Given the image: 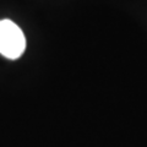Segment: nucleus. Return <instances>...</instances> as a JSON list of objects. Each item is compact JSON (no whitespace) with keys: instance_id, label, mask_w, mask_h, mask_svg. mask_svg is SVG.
<instances>
[{"instance_id":"f257e3e1","label":"nucleus","mask_w":147,"mask_h":147,"mask_svg":"<svg viewBox=\"0 0 147 147\" xmlns=\"http://www.w3.org/2000/svg\"><path fill=\"white\" fill-rule=\"evenodd\" d=\"M26 38L22 30L11 20H0V54L15 60L24 54Z\"/></svg>"}]
</instances>
